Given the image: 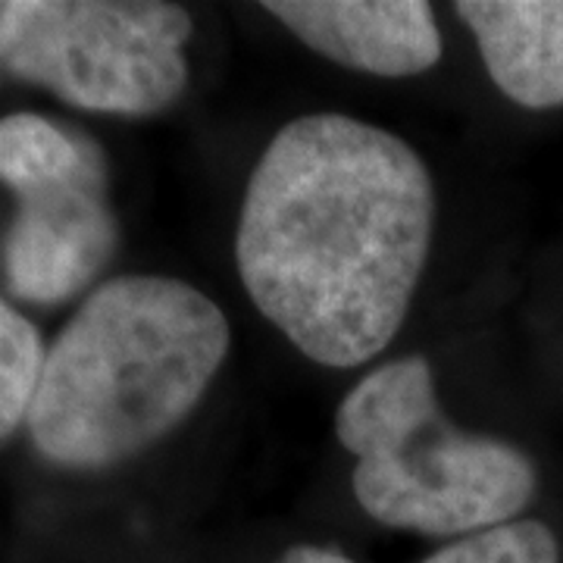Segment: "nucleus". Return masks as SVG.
<instances>
[{
	"label": "nucleus",
	"instance_id": "obj_1",
	"mask_svg": "<svg viewBox=\"0 0 563 563\" xmlns=\"http://www.w3.org/2000/svg\"><path fill=\"white\" fill-rule=\"evenodd\" d=\"M432 225V176L407 141L344 113H310L276 132L251 173L239 276L301 354L347 369L398 335Z\"/></svg>",
	"mask_w": 563,
	"mask_h": 563
},
{
	"label": "nucleus",
	"instance_id": "obj_11",
	"mask_svg": "<svg viewBox=\"0 0 563 563\" xmlns=\"http://www.w3.org/2000/svg\"><path fill=\"white\" fill-rule=\"evenodd\" d=\"M3 20H7V3H0V66H3Z\"/></svg>",
	"mask_w": 563,
	"mask_h": 563
},
{
	"label": "nucleus",
	"instance_id": "obj_8",
	"mask_svg": "<svg viewBox=\"0 0 563 563\" xmlns=\"http://www.w3.org/2000/svg\"><path fill=\"white\" fill-rule=\"evenodd\" d=\"M44 357L38 329L0 298V442L29 420Z\"/></svg>",
	"mask_w": 563,
	"mask_h": 563
},
{
	"label": "nucleus",
	"instance_id": "obj_7",
	"mask_svg": "<svg viewBox=\"0 0 563 563\" xmlns=\"http://www.w3.org/2000/svg\"><path fill=\"white\" fill-rule=\"evenodd\" d=\"M457 13L504 98L563 107V0H461Z\"/></svg>",
	"mask_w": 563,
	"mask_h": 563
},
{
	"label": "nucleus",
	"instance_id": "obj_6",
	"mask_svg": "<svg viewBox=\"0 0 563 563\" xmlns=\"http://www.w3.org/2000/svg\"><path fill=\"white\" fill-rule=\"evenodd\" d=\"M276 20L325 60L404 79L442 60V32L422 0H273Z\"/></svg>",
	"mask_w": 563,
	"mask_h": 563
},
{
	"label": "nucleus",
	"instance_id": "obj_9",
	"mask_svg": "<svg viewBox=\"0 0 563 563\" xmlns=\"http://www.w3.org/2000/svg\"><path fill=\"white\" fill-rule=\"evenodd\" d=\"M422 563H561V544L539 520H514L463 536Z\"/></svg>",
	"mask_w": 563,
	"mask_h": 563
},
{
	"label": "nucleus",
	"instance_id": "obj_2",
	"mask_svg": "<svg viewBox=\"0 0 563 563\" xmlns=\"http://www.w3.org/2000/svg\"><path fill=\"white\" fill-rule=\"evenodd\" d=\"M229 342L220 307L188 282H107L51 344L29 435L47 461L73 470L135 457L201 404Z\"/></svg>",
	"mask_w": 563,
	"mask_h": 563
},
{
	"label": "nucleus",
	"instance_id": "obj_5",
	"mask_svg": "<svg viewBox=\"0 0 563 563\" xmlns=\"http://www.w3.org/2000/svg\"><path fill=\"white\" fill-rule=\"evenodd\" d=\"M0 181L20 198L3 269L22 301L60 303L98 279L120 242L98 144L35 113L0 120Z\"/></svg>",
	"mask_w": 563,
	"mask_h": 563
},
{
	"label": "nucleus",
	"instance_id": "obj_10",
	"mask_svg": "<svg viewBox=\"0 0 563 563\" xmlns=\"http://www.w3.org/2000/svg\"><path fill=\"white\" fill-rule=\"evenodd\" d=\"M279 563H354L351 558H344L332 548H320V544H295L285 551V558Z\"/></svg>",
	"mask_w": 563,
	"mask_h": 563
},
{
	"label": "nucleus",
	"instance_id": "obj_3",
	"mask_svg": "<svg viewBox=\"0 0 563 563\" xmlns=\"http://www.w3.org/2000/svg\"><path fill=\"white\" fill-rule=\"evenodd\" d=\"M335 435L357 461V501L391 529L476 536L514 523L539 488L536 463L520 448L448 422L422 357L363 376L335 413Z\"/></svg>",
	"mask_w": 563,
	"mask_h": 563
},
{
	"label": "nucleus",
	"instance_id": "obj_4",
	"mask_svg": "<svg viewBox=\"0 0 563 563\" xmlns=\"http://www.w3.org/2000/svg\"><path fill=\"white\" fill-rule=\"evenodd\" d=\"M191 32L161 0H7L3 66L81 110L151 117L185 91Z\"/></svg>",
	"mask_w": 563,
	"mask_h": 563
}]
</instances>
